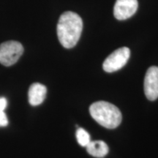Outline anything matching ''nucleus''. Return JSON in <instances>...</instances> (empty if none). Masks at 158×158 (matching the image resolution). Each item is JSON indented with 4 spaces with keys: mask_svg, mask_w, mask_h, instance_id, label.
I'll return each instance as SVG.
<instances>
[{
    "mask_svg": "<svg viewBox=\"0 0 158 158\" xmlns=\"http://www.w3.org/2000/svg\"><path fill=\"white\" fill-rule=\"evenodd\" d=\"M7 101L5 98H0V111H4L7 108Z\"/></svg>",
    "mask_w": 158,
    "mask_h": 158,
    "instance_id": "11",
    "label": "nucleus"
},
{
    "mask_svg": "<svg viewBox=\"0 0 158 158\" xmlns=\"http://www.w3.org/2000/svg\"><path fill=\"white\" fill-rule=\"evenodd\" d=\"M91 116L102 127L114 129L122 122V114L114 105L105 101H99L91 105Z\"/></svg>",
    "mask_w": 158,
    "mask_h": 158,
    "instance_id": "2",
    "label": "nucleus"
},
{
    "mask_svg": "<svg viewBox=\"0 0 158 158\" xmlns=\"http://www.w3.org/2000/svg\"><path fill=\"white\" fill-rule=\"evenodd\" d=\"M56 30L62 46L66 48H73L78 42L83 30L81 18L74 12H64L59 18Z\"/></svg>",
    "mask_w": 158,
    "mask_h": 158,
    "instance_id": "1",
    "label": "nucleus"
},
{
    "mask_svg": "<svg viewBox=\"0 0 158 158\" xmlns=\"http://www.w3.org/2000/svg\"><path fill=\"white\" fill-rule=\"evenodd\" d=\"M138 7V0H116L114 15L116 19L123 21L135 14Z\"/></svg>",
    "mask_w": 158,
    "mask_h": 158,
    "instance_id": "6",
    "label": "nucleus"
},
{
    "mask_svg": "<svg viewBox=\"0 0 158 158\" xmlns=\"http://www.w3.org/2000/svg\"><path fill=\"white\" fill-rule=\"evenodd\" d=\"M86 148L88 153L95 157H104L108 153V145L102 141H91Z\"/></svg>",
    "mask_w": 158,
    "mask_h": 158,
    "instance_id": "8",
    "label": "nucleus"
},
{
    "mask_svg": "<svg viewBox=\"0 0 158 158\" xmlns=\"http://www.w3.org/2000/svg\"><path fill=\"white\" fill-rule=\"evenodd\" d=\"M8 124V120L4 111H0V127H6Z\"/></svg>",
    "mask_w": 158,
    "mask_h": 158,
    "instance_id": "10",
    "label": "nucleus"
},
{
    "mask_svg": "<svg viewBox=\"0 0 158 158\" xmlns=\"http://www.w3.org/2000/svg\"><path fill=\"white\" fill-rule=\"evenodd\" d=\"M23 53V47L19 42L7 41L0 45V63L4 66H11L18 62Z\"/></svg>",
    "mask_w": 158,
    "mask_h": 158,
    "instance_id": "3",
    "label": "nucleus"
},
{
    "mask_svg": "<svg viewBox=\"0 0 158 158\" xmlns=\"http://www.w3.org/2000/svg\"><path fill=\"white\" fill-rule=\"evenodd\" d=\"M76 138L78 143L81 147H86L90 143L91 138L90 135L83 128H78L76 131Z\"/></svg>",
    "mask_w": 158,
    "mask_h": 158,
    "instance_id": "9",
    "label": "nucleus"
},
{
    "mask_svg": "<svg viewBox=\"0 0 158 158\" xmlns=\"http://www.w3.org/2000/svg\"><path fill=\"white\" fill-rule=\"evenodd\" d=\"M130 56V50L127 47H122L114 51L104 61L102 68L107 73H113L123 68Z\"/></svg>",
    "mask_w": 158,
    "mask_h": 158,
    "instance_id": "4",
    "label": "nucleus"
},
{
    "mask_svg": "<svg viewBox=\"0 0 158 158\" xmlns=\"http://www.w3.org/2000/svg\"><path fill=\"white\" fill-rule=\"evenodd\" d=\"M144 92L148 100L158 98V67L152 66L147 71L144 78Z\"/></svg>",
    "mask_w": 158,
    "mask_h": 158,
    "instance_id": "5",
    "label": "nucleus"
},
{
    "mask_svg": "<svg viewBox=\"0 0 158 158\" xmlns=\"http://www.w3.org/2000/svg\"><path fill=\"white\" fill-rule=\"evenodd\" d=\"M47 93V89L40 83L31 84L29 89V102L31 106H37L43 103Z\"/></svg>",
    "mask_w": 158,
    "mask_h": 158,
    "instance_id": "7",
    "label": "nucleus"
}]
</instances>
